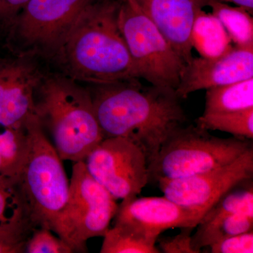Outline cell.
<instances>
[{"mask_svg": "<svg viewBox=\"0 0 253 253\" xmlns=\"http://www.w3.org/2000/svg\"><path fill=\"white\" fill-rule=\"evenodd\" d=\"M191 236L196 253L219 240L253 231V216L245 214H226L212 220L200 221Z\"/></svg>", "mask_w": 253, "mask_h": 253, "instance_id": "obj_16", "label": "cell"}, {"mask_svg": "<svg viewBox=\"0 0 253 253\" xmlns=\"http://www.w3.org/2000/svg\"><path fill=\"white\" fill-rule=\"evenodd\" d=\"M208 247L211 253H253V231L224 238Z\"/></svg>", "mask_w": 253, "mask_h": 253, "instance_id": "obj_26", "label": "cell"}, {"mask_svg": "<svg viewBox=\"0 0 253 253\" xmlns=\"http://www.w3.org/2000/svg\"><path fill=\"white\" fill-rule=\"evenodd\" d=\"M167 38L186 64L192 61L191 34L195 19L205 7L201 0H129Z\"/></svg>", "mask_w": 253, "mask_h": 253, "instance_id": "obj_14", "label": "cell"}, {"mask_svg": "<svg viewBox=\"0 0 253 253\" xmlns=\"http://www.w3.org/2000/svg\"><path fill=\"white\" fill-rule=\"evenodd\" d=\"M98 86L91 94L104 138L132 141L148 165L169 134L185 125V113L173 89L143 87L138 79Z\"/></svg>", "mask_w": 253, "mask_h": 253, "instance_id": "obj_1", "label": "cell"}, {"mask_svg": "<svg viewBox=\"0 0 253 253\" xmlns=\"http://www.w3.org/2000/svg\"><path fill=\"white\" fill-rule=\"evenodd\" d=\"M101 253H159L157 239L126 226L114 224L106 231Z\"/></svg>", "mask_w": 253, "mask_h": 253, "instance_id": "obj_20", "label": "cell"}, {"mask_svg": "<svg viewBox=\"0 0 253 253\" xmlns=\"http://www.w3.org/2000/svg\"><path fill=\"white\" fill-rule=\"evenodd\" d=\"M252 141L217 137L184 125L169 134L148 165L149 180L187 177L226 166L252 149Z\"/></svg>", "mask_w": 253, "mask_h": 253, "instance_id": "obj_5", "label": "cell"}, {"mask_svg": "<svg viewBox=\"0 0 253 253\" xmlns=\"http://www.w3.org/2000/svg\"><path fill=\"white\" fill-rule=\"evenodd\" d=\"M195 228L181 229L177 235L158 238L156 243L160 252L164 253H197L192 246V232Z\"/></svg>", "mask_w": 253, "mask_h": 253, "instance_id": "obj_27", "label": "cell"}, {"mask_svg": "<svg viewBox=\"0 0 253 253\" xmlns=\"http://www.w3.org/2000/svg\"><path fill=\"white\" fill-rule=\"evenodd\" d=\"M45 227L35 228L26 244L25 253H71L73 251L64 241L51 234Z\"/></svg>", "mask_w": 253, "mask_h": 253, "instance_id": "obj_25", "label": "cell"}, {"mask_svg": "<svg viewBox=\"0 0 253 253\" xmlns=\"http://www.w3.org/2000/svg\"><path fill=\"white\" fill-rule=\"evenodd\" d=\"M40 77L27 63L0 60V125L23 128L36 114V89Z\"/></svg>", "mask_w": 253, "mask_h": 253, "instance_id": "obj_13", "label": "cell"}, {"mask_svg": "<svg viewBox=\"0 0 253 253\" xmlns=\"http://www.w3.org/2000/svg\"><path fill=\"white\" fill-rule=\"evenodd\" d=\"M253 78V46H232L215 58H193L175 89L179 99L191 93Z\"/></svg>", "mask_w": 253, "mask_h": 253, "instance_id": "obj_12", "label": "cell"}, {"mask_svg": "<svg viewBox=\"0 0 253 253\" xmlns=\"http://www.w3.org/2000/svg\"><path fill=\"white\" fill-rule=\"evenodd\" d=\"M208 6L220 21L231 42L238 46H253V19L247 9L229 6L226 2L213 0Z\"/></svg>", "mask_w": 253, "mask_h": 253, "instance_id": "obj_19", "label": "cell"}, {"mask_svg": "<svg viewBox=\"0 0 253 253\" xmlns=\"http://www.w3.org/2000/svg\"><path fill=\"white\" fill-rule=\"evenodd\" d=\"M118 208L116 200L89 174L84 161L76 162L67 201L50 229L73 253H85L86 241L105 235Z\"/></svg>", "mask_w": 253, "mask_h": 253, "instance_id": "obj_6", "label": "cell"}, {"mask_svg": "<svg viewBox=\"0 0 253 253\" xmlns=\"http://www.w3.org/2000/svg\"><path fill=\"white\" fill-rule=\"evenodd\" d=\"M105 0H30L16 17L20 36L31 44L59 45L80 15Z\"/></svg>", "mask_w": 253, "mask_h": 253, "instance_id": "obj_10", "label": "cell"}, {"mask_svg": "<svg viewBox=\"0 0 253 253\" xmlns=\"http://www.w3.org/2000/svg\"><path fill=\"white\" fill-rule=\"evenodd\" d=\"M196 124L206 130L224 131L235 137L253 140V108L234 112L203 113Z\"/></svg>", "mask_w": 253, "mask_h": 253, "instance_id": "obj_21", "label": "cell"}, {"mask_svg": "<svg viewBox=\"0 0 253 253\" xmlns=\"http://www.w3.org/2000/svg\"><path fill=\"white\" fill-rule=\"evenodd\" d=\"M253 177V148L226 166L187 177L159 179L156 182L165 197L203 217L226 191Z\"/></svg>", "mask_w": 253, "mask_h": 253, "instance_id": "obj_9", "label": "cell"}, {"mask_svg": "<svg viewBox=\"0 0 253 253\" xmlns=\"http://www.w3.org/2000/svg\"><path fill=\"white\" fill-rule=\"evenodd\" d=\"M30 0H0V20L12 21Z\"/></svg>", "mask_w": 253, "mask_h": 253, "instance_id": "obj_28", "label": "cell"}, {"mask_svg": "<svg viewBox=\"0 0 253 253\" xmlns=\"http://www.w3.org/2000/svg\"><path fill=\"white\" fill-rule=\"evenodd\" d=\"M25 126L29 149L18 179V189L32 224L50 229L67 201L70 181L62 160L46 138L36 114Z\"/></svg>", "mask_w": 253, "mask_h": 253, "instance_id": "obj_4", "label": "cell"}, {"mask_svg": "<svg viewBox=\"0 0 253 253\" xmlns=\"http://www.w3.org/2000/svg\"><path fill=\"white\" fill-rule=\"evenodd\" d=\"M204 2L205 6H208V3L213 0H201ZM217 1H223V2H231L237 5V6L244 7L247 9L250 13L252 14L253 10V0H217Z\"/></svg>", "mask_w": 253, "mask_h": 253, "instance_id": "obj_29", "label": "cell"}, {"mask_svg": "<svg viewBox=\"0 0 253 253\" xmlns=\"http://www.w3.org/2000/svg\"><path fill=\"white\" fill-rule=\"evenodd\" d=\"M204 114L253 108V78L206 89Z\"/></svg>", "mask_w": 253, "mask_h": 253, "instance_id": "obj_17", "label": "cell"}, {"mask_svg": "<svg viewBox=\"0 0 253 253\" xmlns=\"http://www.w3.org/2000/svg\"><path fill=\"white\" fill-rule=\"evenodd\" d=\"M191 44L201 56L215 58L231 49V39L220 21L212 14L201 10L195 19Z\"/></svg>", "mask_w": 253, "mask_h": 253, "instance_id": "obj_15", "label": "cell"}, {"mask_svg": "<svg viewBox=\"0 0 253 253\" xmlns=\"http://www.w3.org/2000/svg\"><path fill=\"white\" fill-rule=\"evenodd\" d=\"M34 226L29 219L0 225V253H22Z\"/></svg>", "mask_w": 253, "mask_h": 253, "instance_id": "obj_24", "label": "cell"}, {"mask_svg": "<svg viewBox=\"0 0 253 253\" xmlns=\"http://www.w3.org/2000/svg\"><path fill=\"white\" fill-rule=\"evenodd\" d=\"M119 4L105 0L91 5L60 42L61 59L72 77L97 85L139 79L118 26Z\"/></svg>", "mask_w": 253, "mask_h": 253, "instance_id": "obj_2", "label": "cell"}, {"mask_svg": "<svg viewBox=\"0 0 253 253\" xmlns=\"http://www.w3.org/2000/svg\"><path fill=\"white\" fill-rule=\"evenodd\" d=\"M231 214L253 216V178L241 181L226 191L208 210L200 221L212 220L221 216Z\"/></svg>", "mask_w": 253, "mask_h": 253, "instance_id": "obj_22", "label": "cell"}, {"mask_svg": "<svg viewBox=\"0 0 253 253\" xmlns=\"http://www.w3.org/2000/svg\"><path fill=\"white\" fill-rule=\"evenodd\" d=\"M84 162L89 174L116 200L137 196L149 181L146 156L126 138H104Z\"/></svg>", "mask_w": 253, "mask_h": 253, "instance_id": "obj_8", "label": "cell"}, {"mask_svg": "<svg viewBox=\"0 0 253 253\" xmlns=\"http://www.w3.org/2000/svg\"><path fill=\"white\" fill-rule=\"evenodd\" d=\"M29 149L26 126L0 125V176L18 181Z\"/></svg>", "mask_w": 253, "mask_h": 253, "instance_id": "obj_18", "label": "cell"}, {"mask_svg": "<svg viewBox=\"0 0 253 253\" xmlns=\"http://www.w3.org/2000/svg\"><path fill=\"white\" fill-rule=\"evenodd\" d=\"M24 219L29 218L18 181L0 176V225Z\"/></svg>", "mask_w": 253, "mask_h": 253, "instance_id": "obj_23", "label": "cell"}, {"mask_svg": "<svg viewBox=\"0 0 253 253\" xmlns=\"http://www.w3.org/2000/svg\"><path fill=\"white\" fill-rule=\"evenodd\" d=\"M201 215L168 198L137 196L122 200L114 217L115 224L126 226L158 239L163 231L174 228H196Z\"/></svg>", "mask_w": 253, "mask_h": 253, "instance_id": "obj_11", "label": "cell"}, {"mask_svg": "<svg viewBox=\"0 0 253 253\" xmlns=\"http://www.w3.org/2000/svg\"><path fill=\"white\" fill-rule=\"evenodd\" d=\"M118 21L139 79L175 91L186 63L167 38L129 0H120Z\"/></svg>", "mask_w": 253, "mask_h": 253, "instance_id": "obj_7", "label": "cell"}, {"mask_svg": "<svg viewBox=\"0 0 253 253\" xmlns=\"http://www.w3.org/2000/svg\"><path fill=\"white\" fill-rule=\"evenodd\" d=\"M35 103L37 117L49 130L62 161H84L104 139L91 93L73 82L48 79L42 84Z\"/></svg>", "mask_w": 253, "mask_h": 253, "instance_id": "obj_3", "label": "cell"}]
</instances>
